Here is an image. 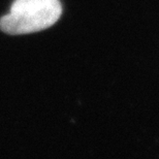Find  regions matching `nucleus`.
<instances>
[{"label": "nucleus", "instance_id": "obj_1", "mask_svg": "<svg viewBox=\"0 0 159 159\" xmlns=\"http://www.w3.org/2000/svg\"><path fill=\"white\" fill-rule=\"evenodd\" d=\"M62 14L59 0H15L0 18V30L11 35L28 34L53 26Z\"/></svg>", "mask_w": 159, "mask_h": 159}]
</instances>
